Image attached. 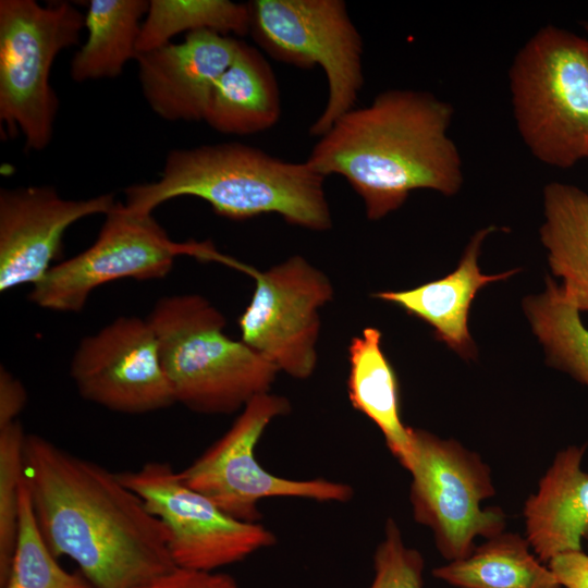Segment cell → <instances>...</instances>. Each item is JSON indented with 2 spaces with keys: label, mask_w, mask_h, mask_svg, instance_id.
I'll use <instances>...</instances> for the list:
<instances>
[{
  "label": "cell",
  "mask_w": 588,
  "mask_h": 588,
  "mask_svg": "<svg viewBox=\"0 0 588 588\" xmlns=\"http://www.w3.org/2000/svg\"><path fill=\"white\" fill-rule=\"evenodd\" d=\"M23 480L50 551L93 588H135L175 566L164 526L118 474L29 433Z\"/></svg>",
  "instance_id": "1"
},
{
  "label": "cell",
  "mask_w": 588,
  "mask_h": 588,
  "mask_svg": "<svg viewBox=\"0 0 588 588\" xmlns=\"http://www.w3.org/2000/svg\"><path fill=\"white\" fill-rule=\"evenodd\" d=\"M453 114L449 102L429 91L389 89L343 114L306 162L323 177L343 176L370 220L395 211L416 189L454 196L464 174L449 135Z\"/></svg>",
  "instance_id": "2"
},
{
  "label": "cell",
  "mask_w": 588,
  "mask_h": 588,
  "mask_svg": "<svg viewBox=\"0 0 588 588\" xmlns=\"http://www.w3.org/2000/svg\"><path fill=\"white\" fill-rule=\"evenodd\" d=\"M323 180L306 161H285L243 143L205 144L169 151L159 179L126 187L123 204L152 213L164 201L192 196L229 219L277 213L290 224L326 231L332 217Z\"/></svg>",
  "instance_id": "3"
},
{
  "label": "cell",
  "mask_w": 588,
  "mask_h": 588,
  "mask_svg": "<svg viewBox=\"0 0 588 588\" xmlns=\"http://www.w3.org/2000/svg\"><path fill=\"white\" fill-rule=\"evenodd\" d=\"M175 402L203 414H231L268 393L279 369L225 332L224 316L198 294L160 298L147 317Z\"/></svg>",
  "instance_id": "4"
},
{
  "label": "cell",
  "mask_w": 588,
  "mask_h": 588,
  "mask_svg": "<svg viewBox=\"0 0 588 588\" xmlns=\"http://www.w3.org/2000/svg\"><path fill=\"white\" fill-rule=\"evenodd\" d=\"M517 131L540 162L568 169L588 156V39L548 25L509 71Z\"/></svg>",
  "instance_id": "5"
},
{
  "label": "cell",
  "mask_w": 588,
  "mask_h": 588,
  "mask_svg": "<svg viewBox=\"0 0 588 588\" xmlns=\"http://www.w3.org/2000/svg\"><path fill=\"white\" fill-rule=\"evenodd\" d=\"M85 14L70 2L0 1V125L22 135L28 150H44L59 110L50 84L59 53L79 42Z\"/></svg>",
  "instance_id": "6"
},
{
  "label": "cell",
  "mask_w": 588,
  "mask_h": 588,
  "mask_svg": "<svg viewBox=\"0 0 588 588\" xmlns=\"http://www.w3.org/2000/svg\"><path fill=\"white\" fill-rule=\"evenodd\" d=\"M180 255L218 261L242 271L243 265L219 253L212 243L175 242L151 213L130 211L122 201L105 215L95 242L48 271L35 284L29 301L45 309L81 311L91 292L120 279L155 280L166 277Z\"/></svg>",
  "instance_id": "7"
},
{
  "label": "cell",
  "mask_w": 588,
  "mask_h": 588,
  "mask_svg": "<svg viewBox=\"0 0 588 588\" xmlns=\"http://www.w3.org/2000/svg\"><path fill=\"white\" fill-rule=\"evenodd\" d=\"M249 34L273 59L302 68L320 66L328 98L309 127L322 136L352 110L364 85L363 39L342 0H254Z\"/></svg>",
  "instance_id": "8"
},
{
  "label": "cell",
  "mask_w": 588,
  "mask_h": 588,
  "mask_svg": "<svg viewBox=\"0 0 588 588\" xmlns=\"http://www.w3.org/2000/svg\"><path fill=\"white\" fill-rule=\"evenodd\" d=\"M409 500L417 523L433 534L441 555L455 561L469 555L475 539L503 532L506 515L500 507L481 509L495 489L490 467L453 439L412 428Z\"/></svg>",
  "instance_id": "9"
},
{
  "label": "cell",
  "mask_w": 588,
  "mask_h": 588,
  "mask_svg": "<svg viewBox=\"0 0 588 588\" xmlns=\"http://www.w3.org/2000/svg\"><path fill=\"white\" fill-rule=\"evenodd\" d=\"M289 401L262 393L241 411L232 427L198 458L179 471L181 479L229 515L257 523L258 503L266 498H302L319 502H347L353 488L323 478L294 480L275 476L255 457L265 429L289 413Z\"/></svg>",
  "instance_id": "10"
},
{
  "label": "cell",
  "mask_w": 588,
  "mask_h": 588,
  "mask_svg": "<svg viewBox=\"0 0 588 588\" xmlns=\"http://www.w3.org/2000/svg\"><path fill=\"white\" fill-rule=\"evenodd\" d=\"M118 476L164 526L177 567L213 572L275 542L260 523L240 520L188 487L169 463L147 462Z\"/></svg>",
  "instance_id": "11"
},
{
  "label": "cell",
  "mask_w": 588,
  "mask_h": 588,
  "mask_svg": "<svg viewBox=\"0 0 588 588\" xmlns=\"http://www.w3.org/2000/svg\"><path fill=\"white\" fill-rule=\"evenodd\" d=\"M247 274L255 290L238 318L241 340L279 371L308 378L317 364L319 309L333 296L329 278L301 256L267 271L249 267Z\"/></svg>",
  "instance_id": "12"
},
{
  "label": "cell",
  "mask_w": 588,
  "mask_h": 588,
  "mask_svg": "<svg viewBox=\"0 0 588 588\" xmlns=\"http://www.w3.org/2000/svg\"><path fill=\"white\" fill-rule=\"evenodd\" d=\"M70 375L83 399L113 412L146 414L176 403L147 318L118 317L82 339Z\"/></svg>",
  "instance_id": "13"
},
{
  "label": "cell",
  "mask_w": 588,
  "mask_h": 588,
  "mask_svg": "<svg viewBox=\"0 0 588 588\" xmlns=\"http://www.w3.org/2000/svg\"><path fill=\"white\" fill-rule=\"evenodd\" d=\"M112 194L68 199L52 186L0 189V291L34 286L52 268L65 231L76 221L106 215Z\"/></svg>",
  "instance_id": "14"
},
{
  "label": "cell",
  "mask_w": 588,
  "mask_h": 588,
  "mask_svg": "<svg viewBox=\"0 0 588 588\" xmlns=\"http://www.w3.org/2000/svg\"><path fill=\"white\" fill-rule=\"evenodd\" d=\"M242 42L198 30L186 34L180 44L139 53L135 59L139 85L151 111L169 122L203 121L210 95Z\"/></svg>",
  "instance_id": "15"
},
{
  "label": "cell",
  "mask_w": 588,
  "mask_h": 588,
  "mask_svg": "<svg viewBox=\"0 0 588 588\" xmlns=\"http://www.w3.org/2000/svg\"><path fill=\"white\" fill-rule=\"evenodd\" d=\"M498 228L490 225L470 237L454 271L445 277L411 290L382 291L373 296L399 306L407 314L427 322L434 338L464 359L477 356V347L468 329L471 303L480 289L511 278L520 269L498 274H485L478 264L483 241Z\"/></svg>",
  "instance_id": "16"
},
{
  "label": "cell",
  "mask_w": 588,
  "mask_h": 588,
  "mask_svg": "<svg viewBox=\"0 0 588 588\" xmlns=\"http://www.w3.org/2000/svg\"><path fill=\"white\" fill-rule=\"evenodd\" d=\"M584 446L560 451L524 505L526 539L547 563L558 554L581 550L588 541V471Z\"/></svg>",
  "instance_id": "17"
},
{
  "label": "cell",
  "mask_w": 588,
  "mask_h": 588,
  "mask_svg": "<svg viewBox=\"0 0 588 588\" xmlns=\"http://www.w3.org/2000/svg\"><path fill=\"white\" fill-rule=\"evenodd\" d=\"M280 114L272 69L258 49L243 41L217 82L203 121L217 132L244 136L272 127Z\"/></svg>",
  "instance_id": "18"
},
{
  "label": "cell",
  "mask_w": 588,
  "mask_h": 588,
  "mask_svg": "<svg viewBox=\"0 0 588 588\" xmlns=\"http://www.w3.org/2000/svg\"><path fill=\"white\" fill-rule=\"evenodd\" d=\"M382 334L368 327L348 346V397L381 431L390 452L407 470L412 455V427L401 418L396 373L383 353Z\"/></svg>",
  "instance_id": "19"
},
{
  "label": "cell",
  "mask_w": 588,
  "mask_h": 588,
  "mask_svg": "<svg viewBox=\"0 0 588 588\" xmlns=\"http://www.w3.org/2000/svg\"><path fill=\"white\" fill-rule=\"evenodd\" d=\"M539 235L551 272L579 311H588V194L571 184L546 185Z\"/></svg>",
  "instance_id": "20"
},
{
  "label": "cell",
  "mask_w": 588,
  "mask_h": 588,
  "mask_svg": "<svg viewBox=\"0 0 588 588\" xmlns=\"http://www.w3.org/2000/svg\"><path fill=\"white\" fill-rule=\"evenodd\" d=\"M149 1L91 0L85 13L87 37L74 53L70 75L76 83L113 78L138 56L137 41Z\"/></svg>",
  "instance_id": "21"
},
{
  "label": "cell",
  "mask_w": 588,
  "mask_h": 588,
  "mask_svg": "<svg viewBox=\"0 0 588 588\" xmlns=\"http://www.w3.org/2000/svg\"><path fill=\"white\" fill-rule=\"evenodd\" d=\"M455 588H562L548 565L530 552L526 538L501 532L460 560L432 569Z\"/></svg>",
  "instance_id": "22"
},
{
  "label": "cell",
  "mask_w": 588,
  "mask_h": 588,
  "mask_svg": "<svg viewBox=\"0 0 588 588\" xmlns=\"http://www.w3.org/2000/svg\"><path fill=\"white\" fill-rule=\"evenodd\" d=\"M523 310L544 350L547 364L588 388V328L561 284L547 275L543 292L526 296Z\"/></svg>",
  "instance_id": "23"
},
{
  "label": "cell",
  "mask_w": 588,
  "mask_h": 588,
  "mask_svg": "<svg viewBox=\"0 0 588 588\" xmlns=\"http://www.w3.org/2000/svg\"><path fill=\"white\" fill-rule=\"evenodd\" d=\"M212 30L219 34H249L247 3L229 0H150L137 41L144 53L170 42L181 33Z\"/></svg>",
  "instance_id": "24"
},
{
  "label": "cell",
  "mask_w": 588,
  "mask_h": 588,
  "mask_svg": "<svg viewBox=\"0 0 588 588\" xmlns=\"http://www.w3.org/2000/svg\"><path fill=\"white\" fill-rule=\"evenodd\" d=\"M57 560L38 527L23 480L15 549L1 588H93L81 573L65 571Z\"/></svg>",
  "instance_id": "25"
},
{
  "label": "cell",
  "mask_w": 588,
  "mask_h": 588,
  "mask_svg": "<svg viewBox=\"0 0 588 588\" xmlns=\"http://www.w3.org/2000/svg\"><path fill=\"white\" fill-rule=\"evenodd\" d=\"M25 439L19 420L0 428V587L9 576L16 543Z\"/></svg>",
  "instance_id": "26"
},
{
  "label": "cell",
  "mask_w": 588,
  "mask_h": 588,
  "mask_svg": "<svg viewBox=\"0 0 588 588\" xmlns=\"http://www.w3.org/2000/svg\"><path fill=\"white\" fill-rule=\"evenodd\" d=\"M424 567L420 552L405 544L399 525L389 518L373 555L375 575L368 588H422Z\"/></svg>",
  "instance_id": "27"
},
{
  "label": "cell",
  "mask_w": 588,
  "mask_h": 588,
  "mask_svg": "<svg viewBox=\"0 0 588 588\" xmlns=\"http://www.w3.org/2000/svg\"><path fill=\"white\" fill-rule=\"evenodd\" d=\"M135 588H238V586L235 579L225 573L174 566Z\"/></svg>",
  "instance_id": "28"
},
{
  "label": "cell",
  "mask_w": 588,
  "mask_h": 588,
  "mask_svg": "<svg viewBox=\"0 0 588 588\" xmlns=\"http://www.w3.org/2000/svg\"><path fill=\"white\" fill-rule=\"evenodd\" d=\"M548 566L562 588H588V553L583 550L558 554Z\"/></svg>",
  "instance_id": "29"
},
{
  "label": "cell",
  "mask_w": 588,
  "mask_h": 588,
  "mask_svg": "<svg viewBox=\"0 0 588 588\" xmlns=\"http://www.w3.org/2000/svg\"><path fill=\"white\" fill-rule=\"evenodd\" d=\"M27 402L22 381L3 366L0 368V428L17 420Z\"/></svg>",
  "instance_id": "30"
},
{
  "label": "cell",
  "mask_w": 588,
  "mask_h": 588,
  "mask_svg": "<svg viewBox=\"0 0 588 588\" xmlns=\"http://www.w3.org/2000/svg\"><path fill=\"white\" fill-rule=\"evenodd\" d=\"M583 26L586 28V30L588 32V22H584L583 23Z\"/></svg>",
  "instance_id": "31"
},
{
  "label": "cell",
  "mask_w": 588,
  "mask_h": 588,
  "mask_svg": "<svg viewBox=\"0 0 588 588\" xmlns=\"http://www.w3.org/2000/svg\"><path fill=\"white\" fill-rule=\"evenodd\" d=\"M587 158H588V156H587Z\"/></svg>",
  "instance_id": "32"
}]
</instances>
